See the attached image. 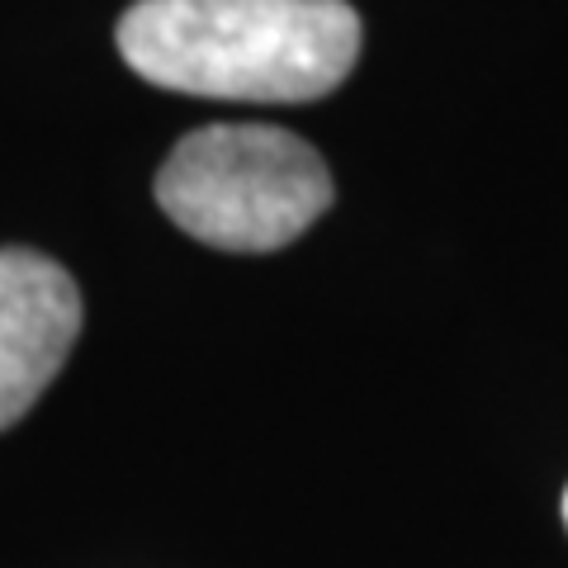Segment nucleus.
I'll list each match as a JSON object with an SVG mask.
<instances>
[{"mask_svg":"<svg viewBox=\"0 0 568 568\" xmlns=\"http://www.w3.org/2000/svg\"><path fill=\"white\" fill-rule=\"evenodd\" d=\"M119 52L162 91L304 104L351 77L361 14L346 0H138Z\"/></svg>","mask_w":568,"mask_h":568,"instance_id":"1","label":"nucleus"},{"mask_svg":"<svg viewBox=\"0 0 568 568\" xmlns=\"http://www.w3.org/2000/svg\"><path fill=\"white\" fill-rule=\"evenodd\" d=\"M166 219L219 252H275L323 219L332 175L304 138L271 123H213L175 142L156 171Z\"/></svg>","mask_w":568,"mask_h":568,"instance_id":"2","label":"nucleus"},{"mask_svg":"<svg viewBox=\"0 0 568 568\" xmlns=\"http://www.w3.org/2000/svg\"><path fill=\"white\" fill-rule=\"evenodd\" d=\"M81 332V290L58 261L0 246V432L29 417Z\"/></svg>","mask_w":568,"mask_h":568,"instance_id":"3","label":"nucleus"},{"mask_svg":"<svg viewBox=\"0 0 568 568\" xmlns=\"http://www.w3.org/2000/svg\"><path fill=\"white\" fill-rule=\"evenodd\" d=\"M564 526H568V493H564Z\"/></svg>","mask_w":568,"mask_h":568,"instance_id":"4","label":"nucleus"}]
</instances>
